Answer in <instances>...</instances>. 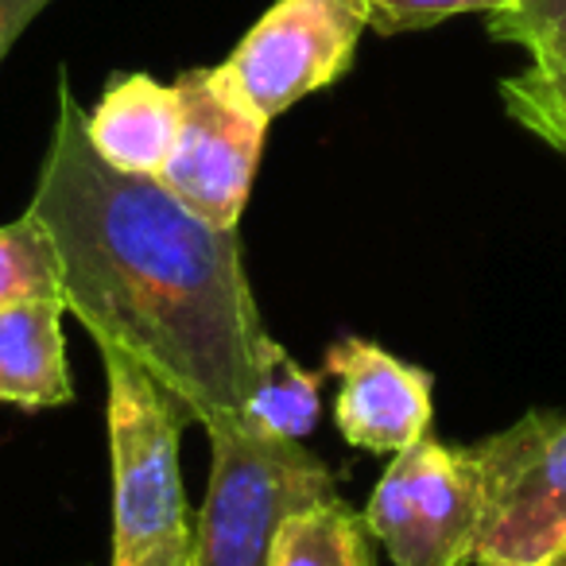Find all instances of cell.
Returning <instances> with one entry per match:
<instances>
[{"instance_id":"obj_1","label":"cell","mask_w":566,"mask_h":566,"mask_svg":"<svg viewBox=\"0 0 566 566\" xmlns=\"http://www.w3.org/2000/svg\"><path fill=\"white\" fill-rule=\"evenodd\" d=\"M28 213L48 226L63 307L97 349H117L202 427L244 416L272 334L241 264L237 229L190 213L148 175L113 171L86 140L66 71Z\"/></svg>"},{"instance_id":"obj_2","label":"cell","mask_w":566,"mask_h":566,"mask_svg":"<svg viewBox=\"0 0 566 566\" xmlns=\"http://www.w3.org/2000/svg\"><path fill=\"white\" fill-rule=\"evenodd\" d=\"M97 354L109 385L113 566H190L195 527L182 501L179 439L195 419L125 354Z\"/></svg>"},{"instance_id":"obj_3","label":"cell","mask_w":566,"mask_h":566,"mask_svg":"<svg viewBox=\"0 0 566 566\" xmlns=\"http://www.w3.org/2000/svg\"><path fill=\"white\" fill-rule=\"evenodd\" d=\"M210 485L195 524L190 566H268L283 520L338 501V478L295 439H264L244 423L206 427Z\"/></svg>"},{"instance_id":"obj_4","label":"cell","mask_w":566,"mask_h":566,"mask_svg":"<svg viewBox=\"0 0 566 566\" xmlns=\"http://www.w3.org/2000/svg\"><path fill=\"white\" fill-rule=\"evenodd\" d=\"M485 516L473 563L547 566L566 551V419L527 411L473 442Z\"/></svg>"},{"instance_id":"obj_5","label":"cell","mask_w":566,"mask_h":566,"mask_svg":"<svg viewBox=\"0 0 566 566\" xmlns=\"http://www.w3.org/2000/svg\"><path fill=\"white\" fill-rule=\"evenodd\" d=\"M361 516L392 566H470L485 516L470 447H450L434 434L403 447L392 454Z\"/></svg>"},{"instance_id":"obj_6","label":"cell","mask_w":566,"mask_h":566,"mask_svg":"<svg viewBox=\"0 0 566 566\" xmlns=\"http://www.w3.org/2000/svg\"><path fill=\"white\" fill-rule=\"evenodd\" d=\"M182 128L159 182L218 229H237L256 179L272 120L241 97L221 66H195L175 78Z\"/></svg>"},{"instance_id":"obj_7","label":"cell","mask_w":566,"mask_h":566,"mask_svg":"<svg viewBox=\"0 0 566 566\" xmlns=\"http://www.w3.org/2000/svg\"><path fill=\"white\" fill-rule=\"evenodd\" d=\"M373 28L365 0H275L221 63L226 78L268 120L334 86Z\"/></svg>"},{"instance_id":"obj_8","label":"cell","mask_w":566,"mask_h":566,"mask_svg":"<svg viewBox=\"0 0 566 566\" xmlns=\"http://www.w3.org/2000/svg\"><path fill=\"white\" fill-rule=\"evenodd\" d=\"M326 373L338 380L334 423L365 454H400L431 431V373L400 361L369 338H338L326 349Z\"/></svg>"},{"instance_id":"obj_9","label":"cell","mask_w":566,"mask_h":566,"mask_svg":"<svg viewBox=\"0 0 566 566\" xmlns=\"http://www.w3.org/2000/svg\"><path fill=\"white\" fill-rule=\"evenodd\" d=\"M182 128V102L175 82L151 78V74H117L105 82L94 109H86V140L113 171L148 175L171 159Z\"/></svg>"},{"instance_id":"obj_10","label":"cell","mask_w":566,"mask_h":566,"mask_svg":"<svg viewBox=\"0 0 566 566\" xmlns=\"http://www.w3.org/2000/svg\"><path fill=\"white\" fill-rule=\"evenodd\" d=\"M63 311L55 300L0 307V403L63 408L74 400Z\"/></svg>"},{"instance_id":"obj_11","label":"cell","mask_w":566,"mask_h":566,"mask_svg":"<svg viewBox=\"0 0 566 566\" xmlns=\"http://www.w3.org/2000/svg\"><path fill=\"white\" fill-rule=\"evenodd\" d=\"M323 416V377L303 369L280 342H268L256 361L249 400H244V431L264 439L303 442Z\"/></svg>"},{"instance_id":"obj_12","label":"cell","mask_w":566,"mask_h":566,"mask_svg":"<svg viewBox=\"0 0 566 566\" xmlns=\"http://www.w3.org/2000/svg\"><path fill=\"white\" fill-rule=\"evenodd\" d=\"M369 539L365 516L338 496L283 520L268 566H373Z\"/></svg>"},{"instance_id":"obj_13","label":"cell","mask_w":566,"mask_h":566,"mask_svg":"<svg viewBox=\"0 0 566 566\" xmlns=\"http://www.w3.org/2000/svg\"><path fill=\"white\" fill-rule=\"evenodd\" d=\"M55 300L63 303V272L48 226L35 213H20L0 226V307Z\"/></svg>"},{"instance_id":"obj_14","label":"cell","mask_w":566,"mask_h":566,"mask_svg":"<svg viewBox=\"0 0 566 566\" xmlns=\"http://www.w3.org/2000/svg\"><path fill=\"white\" fill-rule=\"evenodd\" d=\"M485 17L489 35L527 51L532 66L555 71L566 63V0H504Z\"/></svg>"},{"instance_id":"obj_15","label":"cell","mask_w":566,"mask_h":566,"mask_svg":"<svg viewBox=\"0 0 566 566\" xmlns=\"http://www.w3.org/2000/svg\"><path fill=\"white\" fill-rule=\"evenodd\" d=\"M501 102L504 113L520 128H527L532 136H539L543 144L566 156V63L555 66V71L527 66V71L504 78Z\"/></svg>"},{"instance_id":"obj_16","label":"cell","mask_w":566,"mask_h":566,"mask_svg":"<svg viewBox=\"0 0 566 566\" xmlns=\"http://www.w3.org/2000/svg\"><path fill=\"white\" fill-rule=\"evenodd\" d=\"M369 20L380 35L423 32L442 20L465 17V12H493L504 0H365Z\"/></svg>"},{"instance_id":"obj_17","label":"cell","mask_w":566,"mask_h":566,"mask_svg":"<svg viewBox=\"0 0 566 566\" xmlns=\"http://www.w3.org/2000/svg\"><path fill=\"white\" fill-rule=\"evenodd\" d=\"M51 0H0V63L12 51V43L24 35V28L48 9Z\"/></svg>"},{"instance_id":"obj_18","label":"cell","mask_w":566,"mask_h":566,"mask_svg":"<svg viewBox=\"0 0 566 566\" xmlns=\"http://www.w3.org/2000/svg\"><path fill=\"white\" fill-rule=\"evenodd\" d=\"M547 566H566V551H563V555H555V558H551Z\"/></svg>"},{"instance_id":"obj_19","label":"cell","mask_w":566,"mask_h":566,"mask_svg":"<svg viewBox=\"0 0 566 566\" xmlns=\"http://www.w3.org/2000/svg\"><path fill=\"white\" fill-rule=\"evenodd\" d=\"M470 566H501V563H470Z\"/></svg>"}]
</instances>
